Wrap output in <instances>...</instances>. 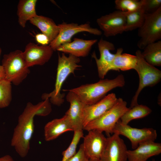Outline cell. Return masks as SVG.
<instances>
[{
    "label": "cell",
    "instance_id": "obj_1",
    "mask_svg": "<svg viewBox=\"0 0 161 161\" xmlns=\"http://www.w3.org/2000/svg\"><path fill=\"white\" fill-rule=\"evenodd\" d=\"M42 101L34 105L28 102L22 113L18 117V124L15 128L11 145L21 157L27 155L30 142L34 129V118L37 115Z\"/></svg>",
    "mask_w": 161,
    "mask_h": 161
},
{
    "label": "cell",
    "instance_id": "obj_2",
    "mask_svg": "<svg viewBox=\"0 0 161 161\" xmlns=\"http://www.w3.org/2000/svg\"><path fill=\"white\" fill-rule=\"evenodd\" d=\"M125 84L123 75H119L113 79H101L97 82L83 85L68 90L73 92L86 105L97 103L109 91L117 87L123 86Z\"/></svg>",
    "mask_w": 161,
    "mask_h": 161
},
{
    "label": "cell",
    "instance_id": "obj_3",
    "mask_svg": "<svg viewBox=\"0 0 161 161\" xmlns=\"http://www.w3.org/2000/svg\"><path fill=\"white\" fill-rule=\"evenodd\" d=\"M79 58L72 55L66 56L63 53L61 55L58 54V64L56 81L54 89L49 93L43 94L42 98L44 100L49 98L53 104L59 106L64 102V94L61 93V90L63 83L71 74H74L77 68L81 66L78 64L80 62Z\"/></svg>",
    "mask_w": 161,
    "mask_h": 161
},
{
    "label": "cell",
    "instance_id": "obj_4",
    "mask_svg": "<svg viewBox=\"0 0 161 161\" xmlns=\"http://www.w3.org/2000/svg\"><path fill=\"white\" fill-rule=\"evenodd\" d=\"M4 79L18 86L25 79L30 72L23 54V52L16 50L3 56L2 61Z\"/></svg>",
    "mask_w": 161,
    "mask_h": 161
},
{
    "label": "cell",
    "instance_id": "obj_5",
    "mask_svg": "<svg viewBox=\"0 0 161 161\" xmlns=\"http://www.w3.org/2000/svg\"><path fill=\"white\" fill-rule=\"evenodd\" d=\"M126 102L122 98H118L114 105L98 118L88 123L83 130L89 131L96 130L104 132L109 135L113 134L114 128L123 114L129 109Z\"/></svg>",
    "mask_w": 161,
    "mask_h": 161
},
{
    "label": "cell",
    "instance_id": "obj_6",
    "mask_svg": "<svg viewBox=\"0 0 161 161\" xmlns=\"http://www.w3.org/2000/svg\"><path fill=\"white\" fill-rule=\"evenodd\" d=\"M141 53L139 50L136 52L137 62L134 69L138 75L139 83L138 89L132 99L130 108L138 104V97L144 87L156 85L160 81L161 78V71L147 62L143 57Z\"/></svg>",
    "mask_w": 161,
    "mask_h": 161
},
{
    "label": "cell",
    "instance_id": "obj_7",
    "mask_svg": "<svg viewBox=\"0 0 161 161\" xmlns=\"http://www.w3.org/2000/svg\"><path fill=\"white\" fill-rule=\"evenodd\" d=\"M138 35L140 39L138 47L143 49L148 44L161 38V7L155 12L145 13L142 25L139 28Z\"/></svg>",
    "mask_w": 161,
    "mask_h": 161
},
{
    "label": "cell",
    "instance_id": "obj_8",
    "mask_svg": "<svg viewBox=\"0 0 161 161\" xmlns=\"http://www.w3.org/2000/svg\"><path fill=\"white\" fill-rule=\"evenodd\" d=\"M58 25L59 27V33L49 44L54 51H56L61 45L71 42L72 38L78 33L86 32L96 35H100L102 33L101 31L92 27L88 22L79 24L74 23L63 22Z\"/></svg>",
    "mask_w": 161,
    "mask_h": 161
},
{
    "label": "cell",
    "instance_id": "obj_9",
    "mask_svg": "<svg viewBox=\"0 0 161 161\" xmlns=\"http://www.w3.org/2000/svg\"><path fill=\"white\" fill-rule=\"evenodd\" d=\"M113 133L128 138L131 142L133 149L136 148L142 143L155 141L157 137L156 131L152 128H133L128 124L122 123L120 120L116 124Z\"/></svg>",
    "mask_w": 161,
    "mask_h": 161
},
{
    "label": "cell",
    "instance_id": "obj_10",
    "mask_svg": "<svg viewBox=\"0 0 161 161\" xmlns=\"http://www.w3.org/2000/svg\"><path fill=\"white\" fill-rule=\"evenodd\" d=\"M126 12L117 10L97 18L96 22L106 37L125 32Z\"/></svg>",
    "mask_w": 161,
    "mask_h": 161
},
{
    "label": "cell",
    "instance_id": "obj_11",
    "mask_svg": "<svg viewBox=\"0 0 161 161\" xmlns=\"http://www.w3.org/2000/svg\"><path fill=\"white\" fill-rule=\"evenodd\" d=\"M103 132L96 130L88 131L82 143L84 151L89 159H100L107 143Z\"/></svg>",
    "mask_w": 161,
    "mask_h": 161
},
{
    "label": "cell",
    "instance_id": "obj_12",
    "mask_svg": "<svg viewBox=\"0 0 161 161\" xmlns=\"http://www.w3.org/2000/svg\"><path fill=\"white\" fill-rule=\"evenodd\" d=\"M98 47L100 54V57L98 58L95 52L92 57L95 60L97 67L98 75L100 78L103 79L110 69L116 55L111 51L115 49L114 45L112 42L101 38L98 42Z\"/></svg>",
    "mask_w": 161,
    "mask_h": 161
},
{
    "label": "cell",
    "instance_id": "obj_13",
    "mask_svg": "<svg viewBox=\"0 0 161 161\" xmlns=\"http://www.w3.org/2000/svg\"><path fill=\"white\" fill-rule=\"evenodd\" d=\"M119 135L113 133L107 137V143L100 158L102 161H127L128 149Z\"/></svg>",
    "mask_w": 161,
    "mask_h": 161
},
{
    "label": "cell",
    "instance_id": "obj_14",
    "mask_svg": "<svg viewBox=\"0 0 161 161\" xmlns=\"http://www.w3.org/2000/svg\"><path fill=\"white\" fill-rule=\"evenodd\" d=\"M54 51L49 45L39 46L30 42L26 46L23 54L29 68L34 65L44 64L50 59Z\"/></svg>",
    "mask_w": 161,
    "mask_h": 161
},
{
    "label": "cell",
    "instance_id": "obj_15",
    "mask_svg": "<svg viewBox=\"0 0 161 161\" xmlns=\"http://www.w3.org/2000/svg\"><path fill=\"white\" fill-rule=\"evenodd\" d=\"M66 99L70 103L65 115L68 117L73 129L83 130V112L86 105L73 92L69 91Z\"/></svg>",
    "mask_w": 161,
    "mask_h": 161
},
{
    "label": "cell",
    "instance_id": "obj_16",
    "mask_svg": "<svg viewBox=\"0 0 161 161\" xmlns=\"http://www.w3.org/2000/svg\"><path fill=\"white\" fill-rule=\"evenodd\" d=\"M117 99L115 94L112 93L105 96L94 104L86 105L83 112V128L88 123L100 117L111 108Z\"/></svg>",
    "mask_w": 161,
    "mask_h": 161
},
{
    "label": "cell",
    "instance_id": "obj_17",
    "mask_svg": "<svg viewBox=\"0 0 161 161\" xmlns=\"http://www.w3.org/2000/svg\"><path fill=\"white\" fill-rule=\"evenodd\" d=\"M161 153V143L155 141L140 143L133 150H128V161H147L151 157Z\"/></svg>",
    "mask_w": 161,
    "mask_h": 161
},
{
    "label": "cell",
    "instance_id": "obj_18",
    "mask_svg": "<svg viewBox=\"0 0 161 161\" xmlns=\"http://www.w3.org/2000/svg\"><path fill=\"white\" fill-rule=\"evenodd\" d=\"M97 39L85 40L75 38L73 41L60 46L56 51L72 55L76 57H85L89 53Z\"/></svg>",
    "mask_w": 161,
    "mask_h": 161
},
{
    "label": "cell",
    "instance_id": "obj_19",
    "mask_svg": "<svg viewBox=\"0 0 161 161\" xmlns=\"http://www.w3.org/2000/svg\"><path fill=\"white\" fill-rule=\"evenodd\" d=\"M44 129V139L47 141L56 139L66 132L73 131L68 118L65 114L60 118L54 119L47 123Z\"/></svg>",
    "mask_w": 161,
    "mask_h": 161
},
{
    "label": "cell",
    "instance_id": "obj_20",
    "mask_svg": "<svg viewBox=\"0 0 161 161\" xmlns=\"http://www.w3.org/2000/svg\"><path fill=\"white\" fill-rule=\"evenodd\" d=\"M29 21L31 24L37 27L42 33L47 36L50 42L55 38L59 33V27L58 25L49 18L37 15Z\"/></svg>",
    "mask_w": 161,
    "mask_h": 161
},
{
    "label": "cell",
    "instance_id": "obj_21",
    "mask_svg": "<svg viewBox=\"0 0 161 161\" xmlns=\"http://www.w3.org/2000/svg\"><path fill=\"white\" fill-rule=\"evenodd\" d=\"M123 50L122 48L117 49L110 70L125 71L134 69L137 62V57L136 55L122 53Z\"/></svg>",
    "mask_w": 161,
    "mask_h": 161
},
{
    "label": "cell",
    "instance_id": "obj_22",
    "mask_svg": "<svg viewBox=\"0 0 161 161\" xmlns=\"http://www.w3.org/2000/svg\"><path fill=\"white\" fill-rule=\"evenodd\" d=\"M37 0H20L17 6L18 23L22 27H25L28 21L37 15L35 7Z\"/></svg>",
    "mask_w": 161,
    "mask_h": 161
},
{
    "label": "cell",
    "instance_id": "obj_23",
    "mask_svg": "<svg viewBox=\"0 0 161 161\" xmlns=\"http://www.w3.org/2000/svg\"><path fill=\"white\" fill-rule=\"evenodd\" d=\"M142 55L149 64L155 66H161V41L149 44L143 49Z\"/></svg>",
    "mask_w": 161,
    "mask_h": 161
},
{
    "label": "cell",
    "instance_id": "obj_24",
    "mask_svg": "<svg viewBox=\"0 0 161 161\" xmlns=\"http://www.w3.org/2000/svg\"><path fill=\"white\" fill-rule=\"evenodd\" d=\"M145 14L143 3L142 6L136 10L126 12L125 32L131 31L140 28L144 22Z\"/></svg>",
    "mask_w": 161,
    "mask_h": 161
},
{
    "label": "cell",
    "instance_id": "obj_25",
    "mask_svg": "<svg viewBox=\"0 0 161 161\" xmlns=\"http://www.w3.org/2000/svg\"><path fill=\"white\" fill-rule=\"evenodd\" d=\"M151 110L143 105H137L129 108L121 117L120 120L123 123L128 124L131 120L144 117L149 114Z\"/></svg>",
    "mask_w": 161,
    "mask_h": 161
},
{
    "label": "cell",
    "instance_id": "obj_26",
    "mask_svg": "<svg viewBox=\"0 0 161 161\" xmlns=\"http://www.w3.org/2000/svg\"><path fill=\"white\" fill-rule=\"evenodd\" d=\"M12 99L11 83L4 78L0 79V108L8 106Z\"/></svg>",
    "mask_w": 161,
    "mask_h": 161
},
{
    "label": "cell",
    "instance_id": "obj_27",
    "mask_svg": "<svg viewBox=\"0 0 161 161\" xmlns=\"http://www.w3.org/2000/svg\"><path fill=\"white\" fill-rule=\"evenodd\" d=\"M72 140L68 148L62 153L63 157L61 161H67L76 153L77 146L80 139L83 137V130L74 131Z\"/></svg>",
    "mask_w": 161,
    "mask_h": 161
},
{
    "label": "cell",
    "instance_id": "obj_28",
    "mask_svg": "<svg viewBox=\"0 0 161 161\" xmlns=\"http://www.w3.org/2000/svg\"><path fill=\"white\" fill-rule=\"evenodd\" d=\"M114 3L117 10L125 12L136 11L143 5L142 0H115Z\"/></svg>",
    "mask_w": 161,
    "mask_h": 161
},
{
    "label": "cell",
    "instance_id": "obj_29",
    "mask_svg": "<svg viewBox=\"0 0 161 161\" xmlns=\"http://www.w3.org/2000/svg\"><path fill=\"white\" fill-rule=\"evenodd\" d=\"M143 3L145 13H154L161 7V0H143Z\"/></svg>",
    "mask_w": 161,
    "mask_h": 161
},
{
    "label": "cell",
    "instance_id": "obj_30",
    "mask_svg": "<svg viewBox=\"0 0 161 161\" xmlns=\"http://www.w3.org/2000/svg\"><path fill=\"white\" fill-rule=\"evenodd\" d=\"M89 159L85 153L82 144L80 145L78 151L67 161H89Z\"/></svg>",
    "mask_w": 161,
    "mask_h": 161
},
{
    "label": "cell",
    "instance_id": "obj_31",
    "mask_svg": "<svg viewBox=\"0 0 161 161\" xmlns=\"http://www.w3.org/2000/svg\"><path fill=\"white\" fill-rule=\"evenodd\" d=\"M35 38L37 42L41 45H47L50 43L47 36L42 33L36 34Z\"/></svg>",
    "mask_w": 161,
    "mask_h": 161
},
{
    "label": "cell",
    "instance_id": "obj_32",
    "mask_svg": "<svg viewBox=\"0 0 161 161\" xmlns=\"http://www.w3.org/2000/svg\"><path fill=\"white\" fill-rule=\"evenodd\" d=\"M0 161H14L12 157L9 155H6L0 158Z\"/></svg>",
    "mask_w": 161,
    "mask_h": 161
},
{
    "label": "cell",
    "instance_id": "obj_33",
    "mask_svg": "<svg viewBox=\"0 0 161 161\" xmlns=\"http://www.w3.org/2000/svg\"><path fill=\"white\" fill-rule=\"evenodd\" d=\"M1 53V49L0 48V56ZM5 75L3 67L0 65V79L4 78Z\"/></svg>",
    "mask_w": 161,
    "mask_h": 161
},
{
    "label": "cell",
    "instance_id": "obj_34",
    "mask_svg": "<svg viewBox=\"0 0 161 161\" xmlns=\"http://www.w3.org/2000/svg\"><path fill=\"white\" fill-rule=\"evenodd\" d=\"M89 161H102L100 159H89Z\"/></svg>",
    "mask_w": 161,
    "mask_h": 161
},
{
    "label": "cell",
    "instance_id": "obj_35",
    "mask_svg": "<svg viewBox=\"0 0 161 161\" xmlns=\"http://www.w3.org/2000/svg\"><path fill=\"white\" fill-rule=\"evenodd\" d=\"M152 161H155V160H152Z\"/></svg>",
    "mask_w": 161,
    "mask_h": 161
}]
</instances>
